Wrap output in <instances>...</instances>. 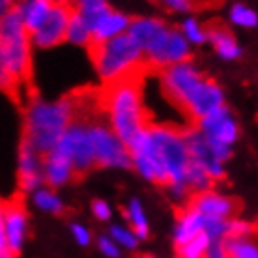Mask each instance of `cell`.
I'll return each mask as SVG.
<instances>
[{
	"label": "cell",
	"mask_w": 258,
	"mask_h": 258,
	"mask_svg": "<svg viewBox=\"0 0 258 258\" xmlns=\"http://www.w3.org/2000/svg\"><path fill=\"white\" fill-rule=\"evenodd\" d=\"M129 150L133 157V168L144 180L163 187H187L185 180L193 159L185 141V129L150 123L129 144Z\"/></svg>",
	"instance_id": "6da1fadb"
},
{
	"label": "cell",
	"mask_w": 258,
	"mask_h": 258,
	"mask_svg": "<svg viewBox=\"0 0 258 258\" xmlns=\"http://www.w3.org/2000/svg\"><path fill=\"white\" fill-rule=\"evenodd\" d=\"M144 71L112 84H103L97 90L99 105L109 120V125L127 146L152 123L142 99Z\"/></svg>",
	"instance_id": "7a4b0ae2"
},
{
	"label": "cell",
	"mask_w": 258,
	"mask_h": 258,
	"mask_svg": "<svg viewBox=\"0 0 258 258\" xmlns=\"http://www.w3.org/2000/svg\"><path fill=\"white\" fill-rule=\"evenodd\" d=\"M32 36L26 30L19 4L15 2L0 23V79L2 88L13 97L32 81Z\"/></svg>",
	"instance_id": "3957f363"
},
{
	"label": "cell",
	"mask_w": 258,
	"mask_h": 258,
	"mask_svg": "<svg viewBox=\"0 0 258 258\" xmlns=\"http://www.w3.org/2000/svg\"><path fill=\"white\" fill-rule=\"evenodd\" d=\"M77 94L66 96L58 101L32 99L25 109V129L23 139L28 141L41 155L56 148L66 129L77 118Z\"/></svg>",
	"instance_id": "277c9868"
},
{
	"label": "cell",
	"mask_w": 258,
	"mask_h": 258,
	"mask_svg": "<svg viewBox=\"0 0 258 258\" xmlns=\"http://www.w3.org/2000/svg\"><path fill=\"white\" fill-rule=\"evenodd\" d=\"M86 52L103 84H112L122 79L133 77L148 68L141 45L129 32L105 43H92Z\"/></svg>",
	"instance_id": "5b68a950"
},
{
	"label": "cell",
	"mask_w": 258,
	"mask_h": 258,
	"mask_svg": "<svg viewBox=\"0 0 258 258\" xmlns=\"http://www.w3.org/2000/svg\"><path fill=\"white\" fill-rule=\"evenodd\" d=\"M90 137L96 154V165L99 168H131V150L112 131L103 110H97L90 118Z\"/></svg>",
	"instance_id": "8992f818"
},
{
	"label": "cell",
	"mask_w": 258,
	"mask_h": 258,
	"mask_svg": "<svg viewBox=\"0 0 258 258\" xmlns=\"http://www.w3.org/2000/svg\"><path fill=\"white\" fill-rule=\"evenodd\" d=\"M21 195L2 204L0 217V258H17L28 236V215Z\"/></svg>",
	"instance_id": "52a82bcc"
},
{
	"label": "cell",
	"mask_w": 258,
	"mask_h": 258,
	"mask_svg": "<svg viewBox=\"0 0 258 258\" xmlns=\"http://www.w3.org/2000/svg\"><path fill=\"white\" fill-rule=\"evenodd\" d=\"M170 32L172 26L157 17H135L129 26V34L141 45L146 64L152 70H163V56Z\"/></svg>",
	"instance_id": "ba28073f"
},
{
	"label": "cell",
	"mask_w": 258,
	"mask_h": 258,
	"mask_svg": "<svg viewBox=\"0 0 258 258\" xmlns=\"http://www.w3.org/2000/svg\"><path fill=\"white\" fill-rule=\"evenodd\" d=\"M197 127L206 135L213 154L217 155V159L225 163L232 155V146L239 139V125L232 110L228 107H221L215 112L202 118Z\"/></svg>",
	"instance_id": "9c48e42d"
},
{
	"label": "cell",
	"mask_w": 258,
	"mask_h": 258,
	"mask_svg": "<svg viewBox=\"0 0 258 258\" xmlns=\"http://www.w3.org/2000/svg\"><path fill=\"white\" fill-rule=\"evenodd\" d=\"M43 161H45V155L39 154L28 141L21 139L19 161H17L19 193H34L41 187V183H45Z\"/></svg>",
	"instance_id": "30bf717a"
},
{
	"label": "cell",
	"mask_w": 258,
	"mask_h": 258,
	"mask_svg": "<svg viewBox=\"0 0 258 258\" xmlns=\"http://www.w3.org/2000/svg\"><path fill=\"white\" fill-rule=\"evenodd\" d=\"M73 10H75V4H71V6L54 4L51 15L41 25V28L32 34V45L38 49H52V47L64 43L68 38V26H70Z\"/></svg>",
	"instance_id": "8fae6325"
},
{
	"label": "cell",
	"mask_w": 258,
	"mask_h": 258,
	"mask_svg": "<svg viewBox=\"0 0 258 258\" xmlns=\"http://www.w3.org/2000/svg\"><path fill=\"white\" fill-rule=\"evenodd\" d=\"M185 141H187L191 159L206 168L208 172H210V176H212L215 181L225 180V176H226L225 163L221 161V159H217V155L213 154V150H212V146H210V142H208L206 135H204L197 125L185 129Z\"/></svg>",
	"instance_id": "7c38bea8"
},
{
	"label": "cell",
	"mask_w": 258,
	"mask_h": 258,
	"mask_svg": "<svg viewBox=\"0 0 258 258\" xmlns=\"http://www.w3.org/2000/svg\"><path fill=\"white\" fill-rule=\"evenodd\" d=\"M187 208H193L197 212L208 217H217V219H234L239 213V202L230 199L226 195H221L217 191H206V193L193 195L189 202L185 204Z\"/></svg>",
	"instance_id": "4fadbf2b"
},
{
	"label": "cell",
	"mask_w": 258,
	"mask_h": 258,
	"mask_svg": "<svg viewBox=\"0 0 258 258\" xmlns=\"http://www.w3.org/2000/svg\"><path fill=\"white\" fill-rule=\"evenodd\" d=\"M43 176H45V183L51 189L62 187L66 183H70L73 178H77L75 167L73 163L66 157L62 152L54 148L52 152L45 155V161H43Z\"/></svg>",
	"instance_id": "5bb4252c"
},
{
	"label": "cell",
	"mask_w": 258,
	"mask_h": 258,
	"mask_svg": "<svg viewBox=\"0 0 258 258\" xmlns=\"http://www.w3.org/2000/svg\"><path fill=\"white\" fill-rule=\"evenodd\" d=\"M206 215H202L200 212L193 210V208H178V219H176L174 226V243L176 247L183 245L197 238L199 234L204 232L206 228Z\"/></svg>",
	"instance_id": "9a60e30c"
},
{
	"label": "cell",
	"mask_w": 258,
	"mask_h": 258,
	"mask_svg": "<svg viewBox=\"0 0 258 258\" xmlns=\"http://www.w3.org/2000/svg\"><path fill=\"white\" fill-rule=\"evenodd\" d=\"M131 21L133 19L129 15H125L122 12H116V10L110 8L109 12L99 19L96 28H94V41L92 43H105L109 39L118 38V36L129 32Z\"/></svg>",
	"instance_id": "2e32d148"
},
{
	"label": "cell",
	"mask_w": 258,
	"mask_h": 258,
	"mask_svg": "<svg viewBox=\"0 0 258 258\" xmlns=\"http://www.w3.org/2000/svg\"><path fill=\"white\" fill-rule=\"evenodd\" d=\"M208 41L213 45L215 52L223 60H238L241 56V47L236 41L234 34L221 23H212L208 25Z\"/></svg>",
	"instance_id": "e0dca14e"
},
{
	"label": "cell",
	"mask_w": 258,
	"mask_h": 258,
	"mask_svg": "<svg viewBox=\"0 0 258 258\" xmlns=\"http://www.w3.org/2000/svg\"><path fill=\"white\" fill-rule=\"evenodd\" d=\"M17 4H19L23 21L30 36L41 28V25L45 23L54 8L51 0H17Z\"/></svg>",
	"instance_id": "ac0fdd59"
},
{
	"label": "cell",
	"mask_w": 258,
	"mask_h": 258,
	"mask_svg": "<svg viewBox=\"0 0 258 258\" xmlns=\"http://www.w3.org/2000/svg\"><path fill=\"white\" fill-rule=\"evenodd\" d=\"M189 60H191V43L187 41V38L183 36L181 30L172 28L167 49H165V56H163V70L168 66L189 62Z\"/></svg>",
	"instance_id": "d6986e66"
},
{
	"label": "cell",
	"mask_w": 258,
	"mask_h": 258,
	"mask_svg": "<svg viewBox=\"0 0 258 258\" xmlns=\"http://www.w3.org/2000/svg\"><path fill=\"white\" fill-rule=\"evenodd\" d=\"M66 41H68L70 45L84 47V49H88V47L92 45V41H94V32H92V28L88 26V23L81 17V13L77 12V8L73 10V15H71Z\"/></svg>",
	"instance_id": "ffe728a7"
},
{
	"label": "cell",
	"mask_w": 258,
	"mask_h": 258,
	"mask_svg": "<svg viewBox=\"0 0 258 258\" xmlns=\"http://www.w3.org/2000/svg\"><path fill=\"white\" fill-rule=\"evenodd\" d=\"M123 215L127 223L131 225V228L135 230V234L139 236V239H146L150 236V225H148V217L144 213V208H142L141 200L139 199H131L129 200L127 208H123Z\"/></svg>",
	"instance_id": "44dd1931"
},
{
	"label": "cell",
	"mask_w": 258,
	"mask_h": 258,
	"mask_svg": "<svg viewBox=\"0 0 258 258\" xmlns=\"http://www.w3.org/2000/svg\"><path fill=\"white\" fill-rule=\"evenodd\" d=\"M187 187L191 191V195H199V193H206V191H212L213 189V180L210 172H208L206 168L199 165V163L191 161L189 165V170H187Z\"/></svg>",
	"instance_id": "7402d4cb"
},
{
	"label": "cell",
	"mask_w": 258,
	"mask_h": 258,
	"mask_svg": "<svg viewBox=\"0 0 258 258\" xmlns=\"http://www.w3.org/2000/svg\"><path fill=\"white\" fill-rule=\"evenodd\" d=\"M225 249L228 258H258V241L249 238H226Z\"/></svg>",
	"instance_id": "603a6c76"
},
{
	"label": "cell",
	"mask_w": 258,
	"mask_h": 258,
	"mask_svg": "<svg viewBox=\"0 0 258 258\" xmlns=\"http://www.w3.org/2000/svg\"><path fill=\"white\" fill-rule=\"evenodd\" d=\"M210 245H212V238L206 232H202L187 243L176 247V258H208Z\"/></svg>",
	"instance_id": "cb8c5ba5"
},
{
	"label": "cell",
	"mask_w": 258,
	"mask_h": 258,
	"mask_svg": "<svg viewBox=\"0 0 258 258\" xmlns=\"http://www.w3.org/2000/svg\"><path fill=\"white\" fill-rule=\"evenodd\" d=\"M34 204L43 210L47 213H52V215H62L66 212V206L62 199L58 195L54 193L52 189H45V187H39L38 191H34Z\"/></svg>",
	"instance_id": "d4e9b609"
},
{
	"label": "cell",
	"mask_w": 258,
	"mask_h": 258,
	"mask_svg": "<svg viewBox=\"0 0 258 258\" xmlns=\"http://www.w3.org/2000/svg\"><path fill=\"white\" fill-rule=\"evenodd\" d=\"M75 8H77V12L81 13V17L88 23V26L92 28V32H94L96 25L99 23V19H101L105 13L110 10V6H109V2H107V0H94V2L79 4V6H75Z\"/></svg>",
	"instance_id": "484cf974"
},
{
	"label": "cell",
	"mask_w": 258,
	"mask_h": 258,
	"mask_svg": "<svg viewBox=\"0 0 258 258\" xmlns=\"http://www.w3.org/2000/svg\"><path fill=\"white\" fill-rule=\"evenodd\" d=\"M181 32L187 38V41L191 45H202L208 41V28L206 25H202L195 17H185L181 23Z\"/></svg>",
	"instance_id": "4316f807"
},
{
	"label": "cell",
	"mask_w": 258,
	"mask_h": 258,
	"mask_svg": "<svg viewBox=\"0 0 258 258\" xmlns=\"http://www.w3.org/2000/svg\"><path fill=\"white\" fill-rule=\"evenodd\" d=\"M109 236L114 239L122 249H127V251H135L137 245H139V241H141L133 228H127V226H122V225L110 226Z\"/></svg>",
	"instance_id": "83f0119b"
},
{
	"label": "cell",
	"mask_w": 258,
	"mask_h": 258,
	"mask_svg": "<svg viewBox=\"0 0 258 258\" xmlns=\"http://www.w3.org/2000/svg\"><path fill=\"white\" fill-rule=\"evenodd\" d=\"M230 21L236 26L243 28H254L258 25V13L245 4H234L230 8Z\"/></svg>",
	"instance_id": "f1b7e54d"
},
{
	"label": "cell",
	"mask_w": 258,
	"mask_h": 258,
	"mask_svg": "<svg viewBox=\"0 0 258 258\" xmlns=\"http://www.w3.org/2000/svg\"><path fill=\"white\" fill-rule=\"evenodd\" d=\"M167 12L172 13H191L197 10V2L195 0H157Z\"/></svg>",
	"instance_id": "f546056e"
},
{
	"label": "cell",
	"mask_w": 258,
	"mask_h": 258,
	"mask_svg": "<svg viewBox=\"0 0 258 258\" xmlns=\"http://www.w3.org/2000/svg\"><path fill=\"white\" fill-rule=\"evenodd\" d=\"M97 249H99V252H103L107 258L122 256V247L118 245L110 236H99V238H97Z\"/></svg>",
	"instance_id": "4dcf8cb0"
},
{
	"label": "cell",
	"mask_w": 258,
	"mask_h": 258,
	"mask_svg": "<svg viewBox=\"0 0 258 258\" xmlns=\"http://www.w3.org/2000/svg\"><path fill=\"white\" fill-rule=\"evenodd\" d=\"M71 236L75 238V241H77L81 247H88L92 243V234L84 225L73 223V225H71Z\"/></svg>",
	"instance_id": "1f68e13d"
},
{
	"label": "cell",
	"mask_w": 258,
	"mask_h": 258,
	"mask_svg": "<svg viewBox=\"0 0 258 258\" xmlns=\"http://www.w3.org/2000/svg\"><path fill=\"white\" fill-rule=\"evenodd\" d=\"M92 213H94V217L99 221H109L110 215H112V210H110L109 202H105L101 199H96L92 202Z\"/></svg>",
	"instance_id": "d6a6232c"
},
{
	"label": "cell",
	"mask_w": 258,
	"mask_h": 258,
	"mask_svg": "<svg viewBox=\"0 0 258 258\" xmlns=\"http://www.w3.org/2000/svg\"><path fill=\"white\" fill-rule=\"evenodd\" d=\"M208 258H228L225 249V239H212V245L208 251Z\"/></svg>",
	"instance_id": "836d02e7"
},
{
	"label": "cell",
	"mask_w": 258,
	"mask_h": 258,
	"mask_svg": "<svg viewBox=\"0 0 258 258\" xmlns=\"http://www.w3.org/2000/svg\"><path fill=\"white\" fill-rule=\"evenodd\" d=\"M15 2L17 0H0V10H2V13H6L10 8L15 6Z\"/></svg>",
	"instance_id": "e575fe53"
},
{
	"label": "cell",
	"mask_w": 258,
	"mask_h": 258,
	"mask_svg": "<svg viewBox=\"0 0 258 258\" xmlns=\"http://www.w3.org/2000/svg\"><path fill=\"white\" fill-rule=\"evenodd\" d=\"M52 4H56V6H71V4H75L73 0H51Z\"/></svg>",
	"instance_id": "d590c367"
},
{
	"label": "cell",
	"mask_w": 258,
	"mask_h": 258,
	"mask_svg": "<svg viewBox=\"0 0 258 258\" xmlns=\"http://www.w3.org/2000/svg\"><path fill=\"white\" fill-rule=\"evenodd\" d=\"M195 2H197V8H200V6H206L210 0H195Z\"/></svg>",
	"instance_id": "8d00e7d4"
},
{
	"label": "cell",
	"mask_w": 258,
	"mask_h": 258,
	"mask_svg": "<svg viewBox=\"0 0 258 258\" xmlns=\"http://www.w3.org/2000/svg\"><path fill=\"white\" fill-rule=\"evenodd\" d=\"M75 2V6H79V4H86V2H94V0H73Z\"/></svg>",
	"instance_id": "74e56055"
},
{
	"label": "cell",
	"mask_w": 258,
	"mask_h": 258,
	"mask_svg": "<svg viewBox=\"0 0 258 258\" xmlns=\"http://www.w3.org/2000/svg\"><path fill=\"white\" fill-rule=\"evenodd\" d=\"M142 258H154V256H142Z\"/></svg>",
	"instance_id": "f35d334b"
}]
</instances>
